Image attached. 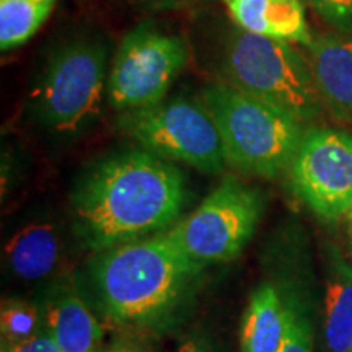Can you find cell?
I'll use <instances>...</instances> for the list:
<instances>
[{"label": "cell", "mask_w": 352, "mask_h": 352, "mask_svg": "<svg viewBox=\"0 0 352 352\" xmlns=\"http://www.w3.org/2000/svg\"><path fill=\"white\" fill-rule=\"evenodd\" d=\"M186 196V179L171 162L144 148L113 153L74 189L77 235L95 252L140 240L171 226Z\"/></svg>", "instance_id": "obj_1"}, {"label": "cell", "mask_w": 352, "mask_h": 352, "mask_svg": "<svg viewBox=\"0 0 352 352\" xmlns=\"http://www.w3.org/2000/svg\"><path fill=\"white\" fill-rule=\"evenodd\" d=\"M202 267L165 232L107 250L94 277L109 320L142 323L171 310Z\"/></svg>", "instance_id": "obj_2"}, {"label": "cell", "mask_w": 352, "mask_h": 352, "mask_svg": "<svg viewBox=\"0 0 352 352\" xmlns=\"http://www.w3.org/2000/svg\"><path fill=\"white\" fill-rule=\"evenodd\" d=\"M201 101L217 124L227 164L261 178L289 168L305 134L303 121L226 82L202 88Z\"/></svg>", "instance_id": "obj_3"}, {"label": "cell", "mask_w": 352, "mask_h": 352, "mask_svg": "<svg viewBox=\"0 0 352 352\" xmlns=\"http://www.w3.org/2000/svg\"><path fill=\"white\" fill-rule=\"evenodd\" d=\"M220 70L228 85L276 104L300 121L318 116L321 100L314 70L292 43L236 28L223 47Z\"/></svg>", "instance_id": "obj_4"}, {"label": "cell", "mask_w": 352, "mask_h": 352, "mask_svg": "<svg viewBox=\"0 0 352 352\" xmlns=\"http://www.w3.org/2000/svg\"><path fill=\"white\" fill-rule=\"evenodd\" d=\"M108 50L100 39H76L50 57L32 94L38 121L60 135L95 122L108 96Z\"/></svg>", "instance_id": "obj_5"}, {"label": "cell", "mask_w": 352, "mask_h": 352, "mask_svg": "<svg viewBox=\"0 0 352 352\" xmlns=\"http://www.w3.org/2000/svg\"><path fill=\"white\" fill-rule=\"evenodd\" d=\"M118 127L140 148L215 175L227 164L217 124L202 101L171 96L155 107L121 113Z\"/></svg>", "instance_id": "obj_6"}, {"label": "cell", "mask_w": 352, "mask_h": 352, "mask_svg": "<svg viewBox=\"0 0 352 352\" xmlns=\"http://www.w3.org/2000/svg\"><path fill=\"white\" fill-rule=\"evenodd\" d=\"M263 209L258 189L227 176L168 235L201 266L226 263L239 256L252 239Z\"/></svg>", "instance_id": "obj_7"}, {"label": "cell", "mask_w": 352, "mask_h": 352, "mask_svg": "<svg viewBox=\"0 0 352 352\" xmlns=\"http://www.w3.org/2000/svg\"><path fill=\"white\" fill-rule=\"evenodd\" d=\"M188 63L176 34L142 23L122 38L108 76V103L120 113L155 107Z\"/></svg>", "instance_id": "obj_8"}, {"label": "cell", "mask_w": 352, "mask_h": 352, "mask_svg": "<svg viewBox=\"0 0 352 352\" xmlns=\"http://www.w3.org/2000/svg\"><path fill=\"white\" fill-rule=\"evenodd\" d=\"M294 192L321 219H338L352 204V134L331 127L307 131L290 162Z\"/></svg>", "instance_id": "obj_9"}, {"label": "cell", "mask_w": 352, "mask_h": 352, "mask_svg": "<svg viewBox=\"0 0 352 352\" xmlns=\"http://www.w3.org/2000/svg\"><path fill=\"white\" fill-rule=\"evenodd\" d=\"M308 47L321 103L336 120L352 122V38L323 34Z\"/></svg>", "instance_id": "obj_10"}, {"label": "cell", "mask_w": 352, "mask_h": 352, "mask_svg": "<svg viewBox=\"0 0 352 352\" xmlns=\"http://www.w3.org/2000/svg\"><path fill=\"white\" fill-rule=\"evenodd\" d=\"M243 32L310 46L314 41L300 0H220Z\"/></svg>", "instance_id": "obj_11"}, {"label": "cell", "mask_w": 352, "mask_h": 352, "mask_svg": "<svg viewBox=\"0 0 352 352\" xmlns=\"http://www.w3.org/2000/svg\"><path fill=\"white\" fill-rule=\"evenodd\" d=\"M3 253L8 267L20 279H43L59 261V235L51 223H30L7 241Z\"/></svg>", "instance_id": "obj_12"}, {"label": "cell", "mask_w": 352, "mask_h": 352, "mask_svg": "<svg viewBox=\"0 0 352 352\" xmlns=\"http://www.w3.org/2000/svg\"><path fill=\"white\" fill-rule=\"evenodd\" d=\"M285 333V307L272 284L254 290L241 324V352H279Z\"/></svg>", "instance_id": "obj_13"}, {"label": "cell", "mask_w": 352, "mask_h": 352, "mask_svg": "<svg viewBox=\"0 0 352 352\" xmlns=\"http://www.w3.org/2000/svg\"><path fill=\"white\" fill-rule=\"evenodd\" d=\"M324 341L329 352H352V264L336 252L328 264Z\"/></svg>", "instance_id": "obj_14"}, {"label": "cell", "mask_w": 352, "mask_h": 352, "mask_svg": "<svg viewBox=\"0 0 352 352\" xmlns=\"http://www.w3.org/2000/svg\"><path fill=\"white\" fill-rule=\"evenodd\" d=\"M46 323L63 352H94L103 338L98 320L76 294H65L52 302Z\"/></svg>", "instance_id": "obj_15"}, {"label": "cell", "mask_w": 352, "mask_h": 352, "mask_svg": "<svg viewBox=\"0 0 352 352\" xmlns=\"http://www.w3.org/2000/svg\"><path fill=\"white\" fill-rule=\"evenodd\" d=\"M56 0H0V50L25 44L50 19Z\"/></svg>", "instance_id": "obj_16"}, {"label": "cell", "mask_w": 352, "mask_h": 352, "mask_svg": "<svg viewBox=\"0 0 352 352\" xmlns=\"http://www.w3.org/2000/svg\"><path fill=\"white\" fill-rule=\"evenodd\" d=\"M0 324H2L3 344L7 342L8 346L25 341L36 334L38 310L20 300L3 302Z\"/></svg>", "instance_id": "obj_17"}, {"label": "cell", "mask_w": 352, "mask_h": 352, "mask_svg": "<svg viewBox=\"0 0 352 352\" xmlns=\"http://www.w3.org/2000/svg\"><path fill=\"white\" fill-rule=\"evenodd\" d=\"M285 307V333L279 352H314L311 327L302 305L289 298Z\"/></svg>", "instance_id": "obj_18"}, {"label": "cell", "mask_w": 352, "mask_h": 352, "mask_svg": "<svg viewBox=\"0 0 352 352\" xmlns=\"http://www.w3.org/2000/svg\"><path fill=\"white\" fill-rule=\"evenodd\" d=\"M308 2L338 32H352V0H308Z\"/></svg>", "instance_id": "obj_19"}, {"label": "cell", "mask_w": 352, "mask_h": 352, "mask_svg": "<svg viewBox=\"0 0 352 352\" xmlns=\"http://www.w3.org/2000/svg\"><path fill=\"white\" fill-rule=\"evenodd\" d=\"M2 352H63L50 331L36 333L28 340L3 346Z\"/></svg>", "instance_id": "obj_20"}, {"label": "cell", "mask_w": 352, "mask_h": 352, "mask_svg": "<svg viewBox=\"0 0 352 352\" xmlns=\"http://www.w3.org/2000/svg\"><path fill=\"white\" fill-rule=\"evenodd\" d=\"M140 2L152 10H170V8L191 6V3L201 2V0H140Z\"/></svg>", "instance_id": "obj_21"}, {"label": "cell", "mask_w": 352, "mask_h": 352, "mask_svg": "<svg viewBox=\"0 0 352 352\" xmlns=\"http://www.w3.org/2000/svg\"><path fill=\"white\" fill-rule=\"evenodd\" d=\"M178 352H214L212 346L208 341L202 340V338H192V340L184 341L179 346Z\"/></svg>", "instance_id": "obj_22"}, {"label": "cell", "mask_w": 352, "mask_h": 352, "mask_svg": "<svg viewBox=\"0 0 352 352\" xmlns=\"http://www.w3.org/2000/svg\"><path fill=\"white\" fill-rule=\"evenodd\" d=\"M347 215H349V220H351V226H352V204H351V208H349V212H347Z\"/></svg>", "instance_id": "obj_23"}, {"label": "cell", "mask_w": 352, "mask_h": 352, "mask_svg": "<svg viewBox=\"0 0 352 352\" xmlns=\"http://www.w3.org/2000/svg\"><path fill=\"white\" fill-rule=\"evenodd\" d=\"M351 235H352V226H351Z\"/></svg>", "instance_id": "obj_24"}]
</instances>
